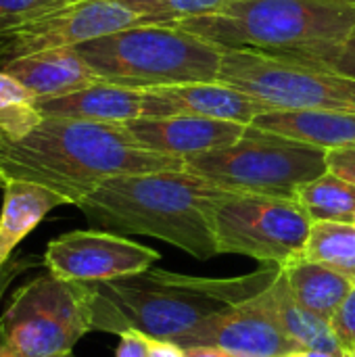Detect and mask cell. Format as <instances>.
<instances>
[{
    "label": "cell",
    "mask_w": 355,
    "mask_h": 357,
    "mask_svg": "<svg viewBox=\"0 0 355 357\" xmlns=\"http://www.w3.org/2000/svg\"><path fill=\"white\" fill-rule=\"evenodd\" d=\"M161 255L109 230H73L52 238L42 255L46 272L73 282H109L144 272Z\"/></svg>",
    "instance_id": "10"
},
{
    "label": "cell",
    "mask_w": 355,
    "mask_h": 357,
    "mask_svg": "<svg viewBox=\"0 0 355 357\" xmlns=\"http://www.w3.org/2000/svg\"><path fill=\"white\" fill-rule=\"evenodd\" d=\"M92 333V289L50 272L19 287L0 312V345L17 357L71 354Z\"/></svg>",
    "instance_id": "7"
},
{
    "label": "cell",
    "mask_w": 355,
    "mask_h": 357,
    "mask_svg": "<svg viewBox=\"0 0 355 357\" xmlns=\"http://www.w3.org/2000/svg\"><path fill=\"white\" fill-rule=\"evenodd\" d=\"M354 224H355V218H354Z\"/></svg>",
    "instance_id": "41"
},
{
    "label": "cell",
    "mask_w": 355,
    "mask_h": 357,
    "mask_svg": "<svg viewBox=\"0 0 355 357\" xmlns=\"http://www.w3.org/2000/svg\"><path fill=\"white\" fill-rule=\"evenodd\" d=\"M178 347H220L236 357H282L303 351L282 331L270 287L234 310L207 318Z\"/></svg>",
    "instance_id": "12"
},
{
    "label": "cell",
    "mask_w": 355,
    "mask_h": 357,
    "mask_svg": "<svg viewBox=\"0 0 355 357\" xmlns=\"http://www.w3.org/2000/svg\"><path fill=\"white\" fill-rule=\"evenodd\" d=\"M149 25H176L190 17L211 15L232 0H119Z\"/></svg>",
    "instance_id": "24"
},
{
    "label": "cell",
    "mask_w": 355,
    "mask_h": 357,
    "mask_svg": "<svg viewBox=\"0 0 355 357\" xmlns=\"http://www.w3.org/2000/svg\"><path fill=\"white\" fill-rule=\"evenodd\" d=\"M149 96L151 117L188 115L251 126L255 117L270 111V107H266L264 102L220 79L151 88Z\"/></svg>",
    "instance_id": "13"
},
{
    "label": "cell",
    "mask_w": 355,
    "mask_h": 357,
    "mask_svg": "<svg viewBox=\"0 0 355 357\" xmlns=\"http://www.w3.org/2000/svg\"><path fill=\"white\" fill-rule=\"evenodd\" d=\"M67 4L69 0H0V36L17 31Z\"/></svg>",
    "instance_id": "25"
},
{
    "label": "cell",
    "mask_w": 355,
    "mask_h": 357,
    "mask_svg": "<svg viewBox=\"0 0 355 357\" xmlns=\"http://www.w3.org/2000/svg\"><path fill=\"white\" fill-rule=\"evenodd\" d=\"M349 357H355V351H354V354H349Z\"/></svg>",
    "instance_id": "40"
},
{
    "label": "cell",
    "mask_w": 355,
    "mask_h": 357,
    "mask_svg": "<svg viewBox=\"0 0 355 357\" xmlns=\"http://www.w3.org/2000/svg\"><path fill=\"white\" fill-rule=\"evenodd\" d=\"M213 230L218 255L285 268L303 257L312 220L293 199L228 192L216 207Z\"/></svg>",
    "instance_id": "9"
},
{
    "label": "cell",
    "mask_w": 355,
    "mask_h": 357,
    "mask_svg": "<svg viewBox=\"0 0 355 357\" xmlns=\"http://www.w3.org/2000/svg\"><path fill=\"white\" fill-rule=\"evenodd\" d=\"M0 357H17L8 347H4V345H0Z\"/></svg>",
    "instance_id": "34"
},
{
    "label": "cell",
    "mask_w": 355,
    "mask_h": 357,
    "mask_svg": "<svg viewBox=\"0 0 355 357\" xmlns=\"http://www.w3.org/2000/svg\"><path fill=\"white\" fill-rule=\"evenodd\" d=\"M220 82L270 109L355 111V79L289 54L224 48Z\"/></svg>",
    "instance_id": "8"
},
{
    "label": "cell",
    "mask_w": 355,
    "mask_h": 357,
    "mask_svg": "<svg viewBox=\"0 0 355 357\" xmlns=\"http://www.w3.org/2000/svg\"><path fill=\"white\" fill-rule=\"evenodd\" d=\"M103 82L138 90L216 82L224 48L176 25H136L73 46Z\"/></svg>",
    "instance_id": "5"
},
{
    "label": "cell",
    "mask_w": 355,
    "mask_h": 357,
    "mask_svg": "<svg viewBox=\"0 0 355 357\" xmlns=\"http://www.w3.org/2000/svg\"><path fill=\"white\" fill-rule=\"evenodd\" d=\"M134 138L149 151L190 159L236 142L247 126L222 119H203L188 115L142 117L126 123Z\"/></svg>",
    "instance_id": "14"
},
{
    "label": "cell",
    "mask_w": 355,
    "mask_h": 357,
    "mask_svg": "<svg viewBox=\"0 0 355 357\" xmlns=\"http://www.w3.org/2000/svg\"><path fill=\"white\" fill-rule=\"evenodd\" d=\"M4 138H6V136H4V134H2V132H0V142H2V140H4Z\"/></svg>",
    "instance_id": "39"
},
{
    "label": "cell",
    "mask_w": 355,
    "mask_h": 357,
    "mask_svg": "<svg viewBox=\"0 0 355 357\" xmlns=\"http://www.w3.org/2000/svg\"><path fill=\"white\" fill-rule=\"evenodd\" d=\"M176 27L222 48L257 52H312L341 42L355 29V8L333 0H232Z\"/></svg>",
    "instance_id": "4"
},
{
    "label": "cell",
    "mask_w": 355,
    "mask_h": 357,
    "mask_svg": "<svg viewBox=\"0 0 355 357\" xmlns=\"http://www.w3.org/2000/svg\"><path fill=\"white\" fill-rule=\"evenodd\" d=\"M270 295L274 301V310L278 314L282 331L303 349V351H326L335 356L349 357L335 337L331 322L318 318L310 310H305L291 293L287 278L280 270L276 280L270 284Z\"/></svg>",
    "instance_id": "20"
},
{
    "label": "cell",
    "mask_w": 355,
    "mask_h": 357,
    "mask_svg": "<svg viewBox=\"0 0 355 357\" xmlns=\"http://www.w3.org/2000/svg\"><path fill=\"white\" fill-rule=\"evenodd\" d=\"M38 266H44L42 257H36V255H13V259L0 270V305H2L4 295L8 293L10 284L19 276H23L25 272H29V270H33Z\"/></svg>",
    "instance_id": "28"
},
{
    "label": "cell",
    "mask_w": 355,
    "mask_h": 357,
    "mask_svg": "<svg viewBox=\"0 0 355 357\" xmlns=\"http://www.w3.org/2000/svg\"><path fill=\"white\" fill-rule=\"evenodd\" d=\"M149 25L119 0H84L63 6L17 31L0 36V59H10L44 48L77 46L128 27Z\"/></svg>",
    "instance_id": "11"
},
{
    "label": "cell",
    "mask_w": 355,
    "mask_h": 357,
    "mask_svg": "<svg viewBox=\"0 0 355 357\" xmlns=\"http://www.w3.org/2000/svg\"><path fill=\"white\" fill-rule=\"evenodd\" d=\"M0 209V270L13 259L15 249L27 238L42 220L56 207L69 205V201L36 182L6 180L2 186Z\"/></svg>",
    "instance_id": "17"
},
{
    "label": "cell",
    "mask_w": 355,
    "mask_h": 357,
    "mask_svg": "<svg viewBox=\"0 0 355 357\" xmlns=\"http://www.w3.org/2000/svg\"><path fill=\"white\" fill-rule=\"evenodd\" d=\"M186 357H236L220 347H188L184 349Z\"/></svg>",
    "instance_id": "32"
},
{
    "label": "cell",
    "mask_w": 355,
    "mask_h": 357,
    "mask_svg": "<svg viewBox=\"0 0 355 357\" xmlns=\"http://www.w3.org/2000/svg\"><path fill=\"white\" fill-rule=\"evenodd\" d=\"M303 259L328 266L355 282V224L312 222Z\"/></svg>",
    "instance_id": "22"
},
{
    "label": "cell",
    "mask_w": 355,
    "mask_h": 357,
    "mask_svg": "<svg viewBox=\"0 0 355 357\" xmlns=\"http://www.w3.org/2000/svg\"><path fill=\"white\" fill-rule=\"evenodd\" d=\"M326 165H328V172L355 184V144L326 151Z\"/></svg>",
    "instance_id": "29"
},
{
    "label": "cell",
    "mask_w": 355,
    "mask_h": 357,
    "mask_svg": "<svg viewBox=\"0 0 355 357\" xmlns=\"http://www.w3.org/2000/svg\"><path fill=\"white\" fill-rule=\"evenodd\" d=\"M228 192L186 167L163 169L111 178L77 209L98 230L153 236L207 261L218 255L213 213Z\"/></svg>",
    "instance_id": "3"
},
{
    "label": "cell",
    "mask_w": 355,
    "mask_h": 357,
    "mask_svg": "<svg viewBox=\"0 0 355 357\" xmlns=\"http://www.w3.org/2000/svg\"><path fill=\"white\" fill-rule=\"evenodd\" d=\"M0 69L17 77L38 102L61 98L103 82L73 46L44 48L0 59Z\"/></svg>",
    "instance_id": "15"
},
{
    "label": "cell",
    "mask_w": 355,
    "mask_h": 357,
    "mask_svg": "<svg viewBox=\"0 0 355 357\" xmlns=\"http://www.w3.org/2000/svg\"><path fill=\"white\" fill-rule=\"evenodd\" d=\"M297 203L305 209L312 222L354 224L355 184L326 172L299 188Z\"/></svg>",
    "instance_id": "21"
},
{
    "label": "cell",
    "mask_w": 355,
    "mask_h": 357,
    "mask_svg": "<svg viewBox=\"0 0 355 357\" xmlns=\"http://www.w3.org/2000/svg\"><path fill=\"white\" fill-rule=\"evenodd\" d=\"M305 357H343V356H335V354H326V351H303Z\"/></svg>",
    "instance_id": "33"
},
{
    "label": "cell",
    "mask_w": 355,
    "mask_h": 357,
    "mask_svg": "<svg viewBox=\"0 0 355 357\" xmlns=\"http://www.w3.org/2000/svg\"><path fill=\"white\" fill-rule=\"evenodd\" d=\"M184 167L230 192L293 201L303 184L328 172L326 149L255 126L224 149L186 159Z\"/></svg>",
    "instance_id": "6"
},
{
    "label": "cell",
    "mask_w": 355,
    "mask_h": 357,
    "mask_svg": "<svg viewBox=\"0 0 355 357\" xmlns=\"http://www.w3.org/2000/svg\"><path fill=\"white\" fill-rule=\"evenodd\" d=\"M115 357H149V337L136 331L121 333Z\"/></svg>",
    "instance_id": "30"
},
{
    "label": "cell",
    "mask_w": 355,
    "mask_h": 357,
    "mask_svg": "<svg viewBox=\"0 0 355 357\" xmlns=\"http://www.w3.org/2000/svg\"><path fill=\"white\" fill-rule=\"evenodd\" d=\"M282 357H305V356H303V351H297V354H289V356H282Z\"/></svg>",
    "instance_id": "36"
},
{
    "label": "cell",
    "mask_w": 355,
    "mask_h": 357,
    "mask_svg": "<svg viewBox=\"0 0 355 357\" xmlns=\"http://www.w3.org/2000/svg\"><path fill=\"white\" fill-rule=\"evenodd\" d=\"M251 126L326 151L355 144V111L270 109L255 117Z\"/></svg>",
    "instance_id": "18"
},
{
    "label": "cell",
    "mask_w": 355,
    "mask_h": 357,
    "mask_svg": "<svg viewBox=\"0 0 355 357\" xmlns=\"http://www.w3.org/2000/svg\"><path fill=\"white\" fill-rule=\"evenodd\" d=\"M333 2H339V4H345V6H354V8H355V0H333Z\"/></svg>",
    "instance_id": "35"
},
{
    "label": "cell",
    "mask_w": 355,
    "mask_h": 357,
    "mask_svg": "<svg viewBox=\"0 0 355 357\" xmlns=\"http://www.w3.org/2000/svg\"><path fill=\"white\" fill-rule=\"evenodd\" d=\"M42 115L52 117H73L103 123H128L151 115L149 90L128 88L119 84L98 82L80 92L40 100Z\"/></svg>",
    "instance_id": "16"
},
{
    "label": "cell",
    "mask_w": 355,
    "mask_h": 357,
    "mask_svg": "<svg viewBox=\"0 0 355 357\" xmlns=\"http://www.w3.org/2000/svg\"><path fill=\"white\" fill-rule=\"evenodd\" d=\"M280 274L278 266H262L253 274L232 278L186 276L149 268L92 289V331L121 335L142 333L155 341L178 345L207 318L226 314L264 293Z\"/></svg>",
    "instance_id": "2"
},
{
    "label": "cell",
    "mask_w": 355,
    "mask_h": 357,
    "mask_svg": "<svg viewBox=\"0 0 355 357\" xmlns=\"http://www.w3.org/2000/svg\"><path fill=\"white\" fill-rule=\"evenodd\" d=\"M163 169H184V159L144 149L126 123L44 115L25 138L0 142V186L36 182L75 207L111 178Z\"/></svg>",
    "instance_id": "1"
},
{
    "label": "cell",
    "mask_w": 355,
    "mask_h": 357,
    "mask_svg": "<svg viewBox=\"0 0 355 357\" xmlns=\"http://www.w3.org/2000/svg\"><path fill=\"white\" fill-rule=\"evenodd\" d=\"M54 357H75V356H73V351H71V354H63V356H54Z\"/></svg>",
    "instance_id": "37"
},
{
    "label": "cell",
    "mask_w": 355,
    "mask_h": 357,
    "mask_svg": "<svg viewBox=\"0 0 355 357\" xmlns=\"http://www.w3.org/2000/svg\"><path fill=\"white\" fill-rule=\"evenodd\" d=\"M289 56H295L299 61L331 69L335 73H341V75L355 79V29L341 42L328 44L324 48H318L312 52H289Z\"/></svg>",
    "instance_id": "26"
},
{
    "label": "cell",
    "mask_w": 355,
    "mask_h": 357,
    "mask_svg": "<svg viewBox=\"0 0 355 357\" xmlns=\"http://www.w3.org/2000/svg\"><path fill=\"white\" fill-rule=\"evenodd\" d=\"M331 328L335 333V337L339 339L341 347L345 349V354H354L355 351V287L354 291L347 295V299L341 303V307L337 310L335 318L331 320Z\"/></svg>",
    "instance_id": "27"
},
{
    "label": "cell",
    "mask_w": 355,
    "mask_h": 357,
    "mask_svg": "<svg viewBox=\"0 0 355 357\" xmlns=\"http://www.w3.org/2000/svg\"><path fill=\"white\" fill-rule=\"evenodd\" d=\"M280 270L287 278L293 297L305 310L326 322L335 318L337 310L355 287L354 280H349L341 272L303 257L291 261Z\"/></svg>",
    "instance_id": "19"
},
{
    "label": "cell",
    "mask_w": 355,
    "mask_h": 357,
    "mask_svg": "<svg viewBox=\"0 0 355 357\" xmlns=\"http://www.w3.org/2000/svg\"><path fill=\"white\" fill-rule=\"evenodd\" d=\"M149 357H186V354L174 343L149 339Z\"/></svg>",
    "instance_id": "31"
},
{
    "label": "cell",
    "mask_w": 355,
    "mask_h": 357,
    "mask_svg": "<svg viewBox=\"0 0 355 357\" xmlns=\"http://www.w3.org/2000/svg\"><path fill=\"white\" fill-rule=\"evenodd\" d=\"M73 2H84V0H69V4H73Z\"/></svg>",
    "instance_id": "38"
},
{
    "label": "cell",
    "mask_w": 355,
    "mask_h": 357,
    "mask_svg": "<svg viewBox=\"0 0 355 357\" xmlns=\"http://www.w3.org/2000/svg\"><path fill=\"white\" fill-rule=\"evenodd\" d=\"M38 98L10 73L0 69V132L8 140H21L42 121Z\"/></svg>",
    "instance_id": "23"
}]
</instances>
